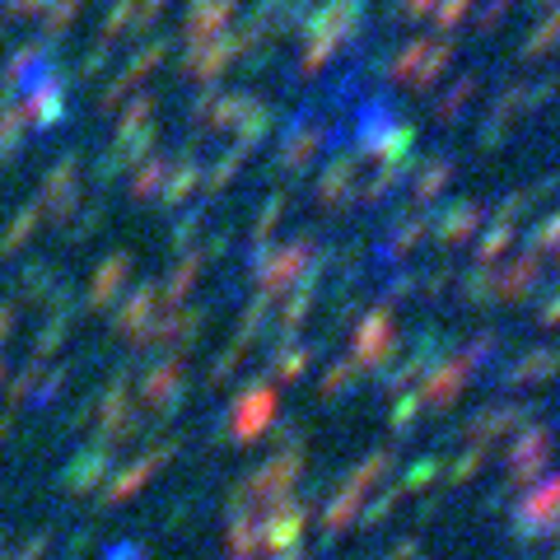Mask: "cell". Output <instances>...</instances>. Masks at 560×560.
I'll return each mask as SVG.
<instances>
[{
  "label": "cell",
  "instance_id": "cell-10",
  "mask_svg": "<svg viewBox=\"0 0 560 560\" xmlns=\"http://www.w3.org/2000/svg\"><path fill=\"white\" fill-rule=\"evenodd\" d=\"M471 90H477V84H471V80H458V90H453V94L440 103V117H458V108H463V103L471 98Z\"/></svg>",
  "mask_w": 560,
  "mask_h": 560
},
{
  "label": "cell",
  "instance_id": "cell-12",
  "mask_svg": "<svg viewBox=\"0 0 560 560\" xmlns=\"http://www.w3.org/2000/svg\"><path fill=\"white\" fill-rule=\"evenodd\" d=\"M504 10H510V0H495V5H490V10L481 14V20H477V28H481V33H490V28H495V24L504 20Z\"/></svg>",
  "mask_w": 560,
  "mask_h": 560
},
{
  "label": "cell",
  "instance_id": "cell-13",
  "mask_svg": "<svg viewBox=\"0 0 560 560\" xmlns=\"http://www.w3.org/2000/svg\"><path fill=\"white\" fill-rule=\"evenodd\" d=\"M434 5V0H407V5H401V10H407V14H425Z\"/></svg>",
  "mask_w": 560,
  "mask_h": 560
},
{
  "label": "cell",
  "instance_id": "cell-9",
  "mask_svg": "<svg viewBox=\"0 0 560 560\" xmlns=\"http://www.w3.org/2000/svg\"><path fill=\"white\" fill-rule=\"evenodd\" d=\"M467 10H471V0H440V10H434V24H440V28H458Z\"/></svg>",
  "mask_w": 560,
  "mask_h": 560
},
{
  "label": "cell",
  "instance_id": "cell-8",
  "mask_svg": "<svg viewBox=\"0 0 560 560\" xmlns=\"http://www.w3.org/2000/svg\"><path fill=\"white\" fill-rule=\"evenodd\" d=\"M556 43H560V10H556L551 20H547V24H541V28L533 33V43L523 47V57H541V51H551Z\"/></svg>",
  "mask_w": 560,
  "mask_h": 560
},
{
  "label": "cell",
  "instance_id": "cell-7",
  "mask_svg": "<svg viewBox=\"0 0 560 560\" xmlns=\"http://www.w3.org/2000/svg\"><path fill=\"white\" fill-rule=\"evenodd\" d=\"M80 5H84V0H51L47 14H43V33H47V38H61V33L75 24Z\"/></svg>",
  "mask_w": 560,
  "mask_h": 560
},
{
  "label": "cell",
  "instance_id": "cell-4",
  "mask_svg": "<svg viewBox=\"0 0 560 560\" xmlns=\"http://www.w3.org/2000/svg\"><path fill=\"white\" fill-rule=\"evenodd\" d=\"M238 51H243V38H238V33H224V38L210 43V51H191V57H187V75L215 80V75H224V66H230Z\"/></svg>",
  "mask_w": 560,
  "mask_h": 560
},
{
  "label": "cell",
  "instance_id": "cell-3",
  "mask_svg": "<svg viewBox=\"0 0 560 560\" xmlns=\"http://www.w3.org/2000/svg\"><path fill=\"white\" fill-rule=\"evenodd\" d=\"M47 75H57V70H51V57H47L43 43L20 47V51L10 57V66H5V80L20 84V90H33V84H43Z\"/></svg>",
  "mask_w": 560,
  "mask_h": 560
},
{
  "label": "cell",
  "instance_id": "cell-1",
  "mask_svg": "<svg viewBox=\"0 0 560 560\" xmlns=\"http://www.w3.org/2000/svg\"><path fill=\"white\" fill-rule=\"evenodd\" d=\"M364 0H327V5L308 20V51H304V70L327 66V57L337 51V43L346 38L350 28L360 24Z\"/></svg>",
  "mask_w": 560,
  "mask_h": 560
},
{
  "label": "cell",
  "instance_id": "cell-2",
  "mask_svg": "<svg viewBox=\"0 0 560 560\" xmlns=\"http://www.w3.org/2000/svg\"><path fill=\"white\" fill-rule=\"evenodd\" d=\"M234 10H238V0H197L187 14V43L201 47V43L224 38V24L234 20Z\"/></svg>",
  "mask_w": 560,
  "mask_h": 560
},
{
  "label": "cell",
  "instance_id": "cell-6",
  "mask_svg": "<svg viewBox=\"0 0 560 560\" xmlns=\"http://www.w3.org/2000/svg\"><path fill=\"white\" fill-rule=\"evenodd\" d=\"M57 117H61V90L51 80H43L38 94L28 98V121H43L47 127V121H57Z\"/></svg>",
  "mask_w": 560,
  "mask_h": 560
},
{
  "label": "cell",
  "instance_id": "cell-14",
  "mask_svg": "<svg viewBox=\"0 0 560 560\" xmlns=\"http://www.w3.org/2000/svg\"><path fill=\"white\" fill-rule=\"evenodd\" d=\"M294 5H300V10H304V5H308V0H294Z\"/></svg>",
  "mask_w": 560,
  "mask_h": 560
},
{
  "label": "cell",
  "instance_id": "cell-5",
  "mask_svg": "<svg viewBox=\"0 0 560 560\" xmlns=\"http://www.w3.org/2000/svg\"><path fill=\"white\" fill-rule=\"evenodd\" d=\"M164 51H168L164 43H150L145 51H136V61H131L127 70H121V80H117V84H113V90H108V108H113V103H117L121 94H127V90H131V84H140V80H145V75H150V70H154V66H160V61H164Z\"/></svg>",
  "mask_w": 560,
  "mask_h": 560
},
{
  "label": "cell",
  "instance_id": "cell-11",
  "mask_svg": "<svg viewBox=\"0 0 560 560\" xmlns=\"http://www.w3.org/2000/svg\"><path fill=\"white\" fill-rule=\"evenodd\" d=\"M47 0H5V20H28V14H43Z\"/></svg>",
  "mask_w": 560,
  "mask_h": 560
}]
</instances>
